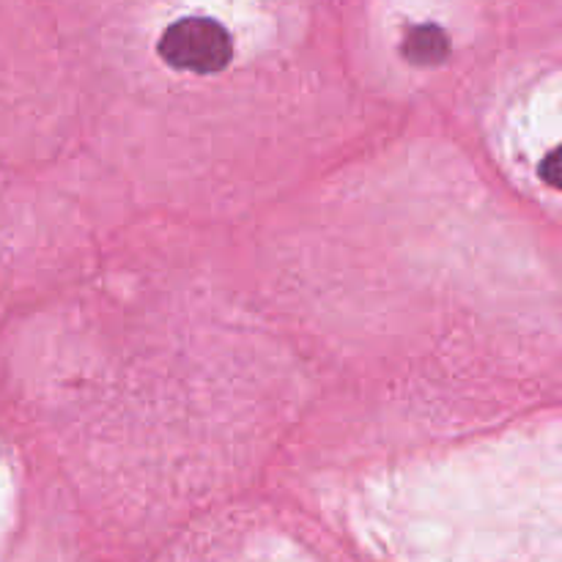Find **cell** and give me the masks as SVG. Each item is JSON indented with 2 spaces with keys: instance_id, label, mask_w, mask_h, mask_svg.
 <instances>
[{
  "instance_id": "1",
  "label": "cell",
  "mask_w": 562,
  "mask_h": 562,
  "mask_svg": "<svg viewBox=\"0 0 562 562\" xmlns=\"http://www.w3.org/2000/svg\"><path fill=\"white\" fill-rule=\"evenodd\" d=\"M234 36L209 14H184L170 22L157 38V55L176 71L220 75L234 60Z\"/></svg>"
},
{
  "instance_id": "2",
  "label": "cell",
  "mask_w": 562,
  "mask_h": 562,
  "mask_svg": "<svg viewBox=\"0 0 562 562\" xmlns=\"http://www.w3.org/2000/svg\"><path fill=\"white\" fill-rule=\"evenodd\" d=\"M401 55L412 66H423V69L445 64V58L450 55L448 33L439 25H431V22H426V25H412L406 31V36L401 38Z\"/></svg>"
}]
</instances>
